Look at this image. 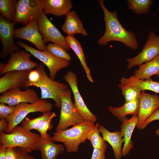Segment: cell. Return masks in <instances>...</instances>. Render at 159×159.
I'll list each match as a JSON object with an SVG mask.
<instances>
[{
  "label": "cell",
  "instance_id": "30bf717a",
  "mask_svg": "<svg viewBox=\"0 0 159 159\" xmlns=\"http://www.w3.org/2000/svg\"><path fill=\"white\" fill-rule=\"evenodd\" d=\"M38 26L44 43L50 42L67 51L70 49L64 37L42 12L37 19Z\"/></svg>",
  "mask_w": 159,
  "mask_h": 159
},
{
  "label": "cell",
  "instance_id": "e575fe53",
  "mask_svg": "<svg viewBox=\"0 0 159 159\" xmlns=\"http://www.w3.org/2000/svg\"><path fill=\"white\" fill-rule=\"evenodd\" d=\"M15 106L7 105L4 103H0V119H6L14 112Z\"/></svg>",
  "mask_w": 159,
  "mask_h": 159
},
{
  "label": "cell",
  "instance_id": "5bb4252c",
  "mask_svg": "<svg viewBox=\"0 0 159 159\" xmlns=\"http://www.w3.org/2000/svg\"><path fill=\"white\" fill-rule=\"evenodd\" d=\"M14 38L22 39L30 42L39 51L47 50L46 45L43 41V36L39 29L37 20L23 27L14 29Z\"/></svg>",
  "mask_w": 159,
  "mask_h": 159
},
{
  "label": "cell",
  "instance_id": "f546056e",
  "mask_svg": "<svg viewBox=\"0 0 159 159\" xmlns=\"http://www.w3.org/2000/svg\"><path fill=\"white\" fill-rule=\"evenodd\" d=\"M118 87L121 89L122 94L126 102L139 99L142 91L137 87L126 85L121 83L119 84Z\"/></svg>",
  "mask_w": 159,
  "mask_h": 159
},
{
  "label": "cell",
  "instance_id": "4316f807",
  "mask_svg": "<svg viewBox=\"0 0 159 159\" xmlns=\"http://www.w3.org/2000/svg\"><path fill=\"white\" fill-rule=\"evenodd\" d=\"M99 124L97 123L94 127L90 130L86 135V139L90 141L93 148H97L105 152L107 145L100 134Z\"/></svg>",
  "mask_w": 159,
  "mask_h": 159
},
{
  "label": "cell",
  "instance_id": "d4e9b609",
  "mask_svg": "<svg viewBox=\"0 0 159 159\" xmlns=\"http://www.w3.org/2000/svg\"><path fill=\"white\" fill-rule=\"evenodd\" d=\"M66 42L74 52L80 61L85 71L88 80L91 83L94 82L90 69L87 65L85 58L81 43L73 36L67 35L65 37Z\"/></svg>",
  "mask_w": 159,
  "mask_h": 159
},
{
  "label": "cell",
  "instance_id": "4dcf8cb0",
  "mask_svg": "<svg viewBox=\"0 0 159 159\" xmlns=\"http://www.w3.org/2000/svg\"><path fill=\"white\" fill-rule=\"evenodd\" d=\"M52 112H50L43 113L40 116L32 119L26 117L25 120L21 122V126L31 131L33 129L37 130L42 122L50 115Z\"/></svg>",
  "mask_w": 159,
  "mask_h": 159
},
{
  "label": "cell",
  "instance_id": "ac0fdd59",
  "mask_svg": "<svg viewBox=\"0 0 159 159\" xmlns=\"http://www.w3.org/2000/svg\"><path fill=\"white\" fill-rule=\"evenodd\" d=\"M138 120V115H135L129 119L125 117L122 122L120 132L124 143L122 151V156H125L127 155L133 147L131 137Z\"/></svg>",
  "mask_w": 159,
  "mask_h": 159
},
{
  "label": "cell",
  "instance_id": "d590c367",
  "mask_svg": "<svg viewBox=\"0 0 159 159\" xmlns=\"http://www.w3.org/2000/svg\"><path fill=\"white\" fill-rule=\"evenodd\" d=\"M156 120H159V109L153 113L143 123L140 129L141 130L144 129L150 123L153 121Z\"/></svg>",
  "mask_w": 159,
  "mask_h": 159
},
{
  "label": "cell",
  "instance_id": "2e32d148",
  "mask_svg": "<svg viewBox=\"0 0 159 159\" xmlns=\"http://www.w3.org/2000/svg\"><path fill=\"white\" fill-rule=\"evenodd\" d=\"M30 70L11 71L5 73L0 78V93L16 88H27Z\"/></svg>",
  "mask_w": 159,
  "mask_h": 159
},
{
  "label": "cell",
  "instance_id": "83f0119b",
  "mask_svg": "<svg viewBox=\"0 0 159 159\" xmlns=\"http://www.w3.org/2000/svg\"><path fill=\"white\" fill-rule=\"evenodd\" d=\"M17 1L15 0H0L1 15L6 20L13 22L16 14L15 6Z\"/></svg>",
  "mask_w": 159,
  "mask_h": 159
},
{
  "label": "cell",
  "instance_id": "836d02e7",
  "mask_svg": "<svg viewBox=\"0 0 159 159\" xmlns=\"http://www.w3.org/2000/svg\"><path fill=\"white\" fill-rule=\"evenodd\" d=\"M41 77V73L38 66L34 69L30 70L29 73L27 86V87L38 82Z\"/></svg>",
  "mask_w": 159,
  "mask_h": 159
},
{
  "label": "cell",
  "instance_id": "4fadbf2b",
  "mask_svg": "<svg viewBox=\"0 0 159 159\" xmlns=\"http://www.w3.org/2000/svg\"><path fill=\"white\" fill-rule=\"evenodd\" d=\"M15 24L13 22L9 21L0 15V38L3 45L0 55L1 58H4L13 52L20 51L14 42Z\"/></svg>",
  "mask_w": 159,
  "mask_h": 159
},
{
  "label": "cell",
  "instance_id": "7bdbcfd3",
  "mask_svg": "<svg viewBox=\"0 0 159 159\" xmlns=\"http://www.w3.org/2000/svg\"><path fill=\"white\" fill-rule=\"evenodd\" d=\"M157 76H158V77H159V74L157 75Z\"/></svg>",
  "mask_w": 159,
  "mask_h": 159
},
{
  "label": "cell",
  "instance_id": "5b68a950",
  "mask_svg": "<svg viewBox=\"0 0 159 159\" xmlns=\"http://www.w3.org/2000/svg\"><path fill=\"white\" fill-rule=\"evenodd\" d=\"M38 67L41 77L39 81L33 86L40 88L41 99H52L54 101L56 106L60 108V96L69 89L68 87L65 84L54 80L49 77L45 72L43 63H40Z\"/></svg>",
  "mask_w": 159,
  "mask_h": 159
},
{
  "label": "cell",
  "instance_id": "6da1fadb",
  "mask_svg": "<svg viewBox=\"0 0 159 159\" xmlns=\"http://www.w3.org/2000/svg\"><path fill=\"white\" fill-rule=\"evenodd\" d=\"M98 2L103 11L105 24V33L98 39V44L104 45L110 42L117 41L122 43L133 50L136 49L138 43L135 33L123 27L119 20L116 10L113 12L109 11L103 0H98Z\"/></svg>",
  "mask_w": 159,
  "mask_h": 159
},
{
  "label": "cell",
  "instance_id": "52a82bcc",
  "mask_svg": "<svg viewBox=\"0 0 159 159\" xmlns=\"http://www.w3.org/2000/svg\"><path fill=\"white\" fill-rule=\"evenodd\" d=\"M17 44L44 64L49 70L50 77L53 80L59 70L67 68L69 64V61L54 55L47 50L40 51L20 41H18Z\"/></svg>",
  "mask_w": 159,
  "mask_h": 159
},
{
  "label": "cell",
  "instance_id": "277c9868",
  "mask_svg": "<svg viewBox=\"0 0 159 159\" xmlns=\"http://www.w3.org/2000/svg\"><path fill=\"white\" fill-rule=\"evenodd\" d=\"M14 112L6 119L8 127L5 132L9 133L14 128L25 118L28 114L35 112L43 113L52 112L53 106L46 99H39L30 103L21 102L15 106Z\"/></svg>",
  "mask_w": 159,
  "mask_h": 159
},
{
  "label": "cell",
  "instance_id": "d6a6232c",
  "mask_svg": "<svg viewBox=\"0 0 159 159\" xmlns=\"http://www.w3.org/2000/svg\"><path fill=\"white\" fill-rule=\"evenodd\" d=\"M57 115L54 112H52L50 115L44 120L41 124L37 130L39 132L42 138H47L49 135L47 134L49 130H52L53 125L51 124L53 118L55 117Z\"/></svg>",
  "mask_w": 159,
  "mask_h": 159
},
{
  "label": "cell",
  "instance_id": "d6986e66",
  "mask_svg": "<svg viewBox=\"0 0 159 159\" xmlns=\"http://www.w3.org/2000/svg\"><path fill=\"white\" fill-rule=\"evenodd\" d=\"M43 12L58 17L66 16L72 7L70 0H42Z\"/></svg>",
  "mask_w": 159,
  "mask_h": 159
},
{
  "label": "cell",
  "instance_id": "1f68e13d",
  "mask_svg": "<svg viewBox=\"0 0 159 159\" xmlns=\"http://www.w3.org/2000/svg\"><path fill=\"white\" fill-rule=\"evenodd\" d=\"M46 49L54 55L68 61L71 60L70 55L60 46L54 43H49L46 46Z\"/></svg>",
  "mask_w": 159,
  "mask_h": 159
},
{
  "label": "cell",
  "instance_id": "484cf974",
  "mask_svg": "<svg viewBox=\"0 0 159 159\" xmlns=\"http://www.w3.org/2000/svg\"><path fill=\"white\" fill-rule=\"evenodd\" d=\"M120 82L125 85L137 87L142 91L148 90L159 93V82L153 81L151 78L144 80L135 79L131 76L128 78L122 77Z\"/></svg>",
  "mask_w": 159,
  "mask_h": 159
},
{
  "label": "cell",
  "instance_id": "ee69618b",
  "mask_svg": "<svg viewBox=\"0 0 159 159\" xmlns=\"http://www.w3.org/2000/svg\"></svg>",
  "mask_w": 159,
  "mask_h": 159
},
{
  "label": "cell",
  "instance_id": "8d00e7d4",
  "mask_svg": "<svg viewBox=\"0 0 159 159\" xmlns=\"http://www.w3.org/2000/svg\"><path fill=\"white\" fill-rule=\"evenodd\" d=\"M91 159H106L105 152L93 148Z\"/></svg>",
  "mask_w": 159,
  "mask_h": 159
},
{
  "label": "cell",
  "instance_id": "ffe728a7",
  "mask_svg": "<svg viewBox=\"0 0 159 159\" xmlns=\"http://www.w3.org/2000/svg\"><path fill=\"white\" fill-rule=\"evenodd\" d=\"M64 149L62 144L54 143L49 135L47 138L41 137L38 147L42 159H55L57 155L62 153Z\"/></svg>",
  "mask_w": 159,
  "mask_h": 159
},
{
  "label": "cell",
  "instance_id": "74e56055",
  "mask_svg": "<svg viewBox=\"0 0 159 159\" xmlns=\"http://www.w3.org/2000/svg\"><path fill=\"white\" fill-rule=\"evenodd\" d=\"M6 159H18L17 151L13 148L6 149Z\"/></svg>",
  "mask_w": 159,
  "mask_h": 159
},
{
  "label": "cell",
  "instance_id": "9c48e42d",
  "mask_svg": "<svg viewBox=\"0 0 159 159\" xmlns=\"http://www.w3.org/2000/svg\"><path fill=\"white\" fill-rule=\"evenodd\" d=\"M159 55V37L152 31L149 33L148 39L141 52L133 58H126L128 62L127 69L148 62Z\"/></svg>",
  "mask_w": 159,
  "mask_h": 159
},
{
  "label": "cell",
  "instance_id": "7c38bea8",
  "mask_svg": "<svg viewBox=\"0 0 159 159\" xmlns=\"http://www.w3.org/2000/svg\"><path fill=\"white\" fill-rule=\"evenodd\" d=\"M32 55L30 52L23 50L11 53L7 63L0 62V74L11 71L31 70L36 67L39 64L30 60Z\"/></svg>",
  "mask_w": 159,
  "mask_h": 159
},
{
  "label": "cell",
  "instance_id": "f1b7e54d",
  "mask_svg": "<svg viewBox=\"0 0 159 159\" xmlns=\"http://www.w3.org/2000/svg\"><path fill=\"white\" fill-rule=\"evenodd\" d=\"M153 2L152 0H127L128 9L137 14L148 12Z\"/></svg>",
  "mask_w": 159,
  "mask_h": 159
},
{
  "label": "cell",
  "instance_id": "ba28073f",
  "mask_svg": "<svg viewBox=\"0 0 159 159\" xmlns=\"http://www.w3.org/2000/svg\"><path fill=\"white\" fill-rule=\"evenodd\" d=\"M14 23H21L26 25L37 20L43 12L42 0H19L16 6Z\"/></svg>",
  "mask_w": 159,
  "mask_h": 159
},
{
  "label": "cell",
  "instance_id": "f35d334b",
  "mask_svg": "<svg viewBox=\"0 0 159 159\" xmlns=\"http://www.w3.org/2000/svg\"><path fill=\"white\" fill-rule=\"evenodd\" d=\"M17 153L18 159H35L33 156L27 154L24 150L20 148L16 150Z\"/></svg>",
  "mask_w": 159,
  "mask_h": 159
},
{
  "label": "cell",
  "instance_id": "b9f144b4",
  "mask_svg": "<svg viewBox=\"0 0 159 159\" xmlns=\"http://www.w3.org/2000/svg\"><path fill=\"white\" fill-rule=\"evenodd\" d=\"M156 134L159 136V129H158L155 132Z\"/></svg>",
  "mask_w": 159,
  "mask_h": 159
},
{
  "label": "cell",
  "instance_id": "7402d4cb",
  "mask_svg": "<svg viewBox=\"0 0 159 159\" xmlns=\"http://www.w3.org/2000/svg\"><path fill=\"white\" fill-rule=\"evenodd\" d=\"M66 16V20L62 28L63 32L68 36H73L77 33L87 36V33L75 11H70Z\"/></svg>",
  "mask_w": 159,
  "mask_h": 159
},
{
  "label": "cell",
  "instance_id": "8992f818",
  "mask_svg": "<svg viewBox=\"0 0 159 159\" xmlns=\"http://www.w3.org/2000/svg\"><path fill=\"white\" fill-rule=\"evenodd\" d=\"M60 117L56 132L67 129L85 121L77 111L72 100L71 90L68 89L60 96Z\"/></svg>",
  "mask_w": 159,
  "mask_h": 159
},
{
  "label": "cell",
  "instance_id": "9a60e30c",
  "mask_svg": "<svg viewBox=\"0 0 159 159\" xmlns=\"http://www.w3.org/2000/svg\"><path fill=\"white\" fill-rule=\"evenodd\" d=\"M21 89L14 88L3 93L0 96V102L15 106L21 102L32 103L39 100L37 93L33 89L27 88L22 91Z\"/></svg>",
  "mask_w": 159,
  "mask_h": 159
},
{
  "label": "cell",
  "instance_id": "60d3db41",
  "mask_svg": "<svg viewBox=\"0 0 159 159\" xmlns=\"http://www.w3.org/2000/svg\"><path fill=\"white\" fill-rule=\"evenodd\" d=\"M6 148L0 147V159H6Z\"/></svg>",
  "mask_w": 159,
  "mask_h": 159
},
{
  "label": "cell",
  "instance_id": "cb8c5ba5",
  "mask_svg": "<svg viewBox=\"0 0 159 159\" xmlns=\"http://www.w3.org/2000/svg\"><path fill=\"white\" fill-rule=\"evenodd\" d=\"M139 99H136L125 103L119 107L109 106L108 109L110 113L122 122L126 115H138L139 106Z\"/></svg>",
  "mask_w": 159,
  "mask_h": 159
},
{
  "label": "cell",
  "instance_id": "e0dca14e",
  "mask_svg": "<svg viewBox=\"0 0 159 159\" xmlns=\"http://www.w3.org/2000/svg\"><path fill=\"white\" fill-rule=\"evenodd\" d=\"M136 127L140 129L145 121L154 112L159 109V96L142 91L139 98Z\"/></svg>",
  "mask_w": 159,
  "mask_h": 159
},
{
  "label": "cell",
  "instance_id": "8fae6325",
  "mask_svg": "<svg viewBox=\"0 0 159 159\" xmlns=\"http://www.w3.org/2000/svg\"><path fill=\"white\" fill-rule=\"evenodd\" d=\"M63 78L72 91L74 100V105L77 111L85 121L95 122L97 120V117L88 108L80 94L76 74L71 71L68 70Z\"/></svg>",
  "mask_w": 159,
  "mask_h": 159
},
{
  "label": "cell",
  "instance_id": "44dd1931",
  "mask_svg": "<svg viewBox=\"0 0 159 159\" xmlns=\"http://www.w3.org/2000/svg\"><path fill=\"white\" fill-rule=\"evenodd\" d=\"M98 129L105 141L111 146L114 152L115 159H120L122 155V145L123 143V138L120 131L111 132L104 126L99 125Z\"/></svg>",
  "mask_w": 159,
  "mask_h": 159
},
{
  "label": "cell",
  "instance_id": "ab89813d",
  "mask_svg": "<svg viewBox=\"0 0 159 159\" xmlns=\"http://www.w3.org/2000/svg\"><path fill=\"white\" fill-rule=\"evenodd\" d=\"M8 126V123L6 119H0V132H5Z\"/></svg>",
  "mask_w": 159,
  "mask_h": 159
},
{
  "label": "cell",
  "instance_id": "3957f363",
  "mask_svg": "<svg viewBox=\"0 0 159 159\" xmlns=\"http://www.w3.org/2000/svg\"><path fill=\"white\" fill-rule=\"evenodd\" d=\"M95 125L94 122L84 121L69 129L55 132L51 138L54 142L63 143L68 153H76L80 144L85 143L87 134Z\"/></svg>",
  "mask_w": 159,
  "mask_h": 159
},
{
  "label": "cell",
  "instance_id": "603a6c76",
  "mask_svg": "<svg viewBox=\"0 0 159 159\" xmlns=\"http://www.w3.org/2000/svg\"><path fill=\"white\" fill-rule=\"evenodd\" d=\"M131 77L137 80H146L153 75L159 74V55L150 61L139 66Z\"/></svg>",
  "mask_w": 159,
  "mask_h": 159
},
{
  "label": "cell",
  "instance_id": "7a4b0ae2",
  "mask_svg": "<svg viewBox=\"0 0 159 159\" xmlns=\"http://www.w3.org/2000/svg\"><path fill=\"white\" fill-rule=\"evenodd\" d=\"M40 135L17 125L9 133L0 132V147L7 148L18 147L27 153L38 150Z\"/></svg>",
  "mask_w": 159,
  "mask_h": 159
}]
</instances>
